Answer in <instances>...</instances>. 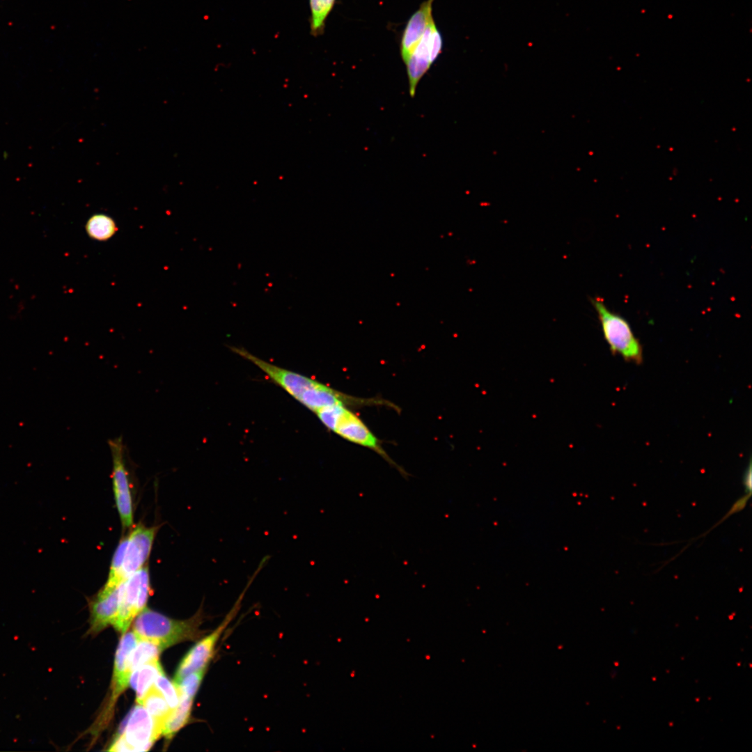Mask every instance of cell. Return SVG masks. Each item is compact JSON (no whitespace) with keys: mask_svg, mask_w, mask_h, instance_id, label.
I'll return each instance as SVG.
<instances>
[{"mask_svg":"<svg viewBox=\"0 0 752 752\" xmlns=\"http://www.w3.org/2000/svg\"><path fill=\"white\" fill-rule=\"evenodd\" d=\"M120 735L110 746L111 751H146L158 739L153 721L143 705L138 704L123 724Z\"/></svg>","mask_w":752,"mask_h":752,"instance_id":"cell-7","label":"cell"},{"mask_svg":"<svg viewBox=\"0 0 752 752\" xmlns=\"http://www.w3.org/2000/svg\"><path fill=\"white\" fill-rule=\"evenodd\" d=\"M336 0H309L310 33L314 37L324 33L326 20L333 10Z\"/></svg>","mask_w":752,"mask_h":752,"instance_id":"cell-17","label":"cell"},{"mask_svg":"<svg viewBox=\"0 0 752 752\" xmlns=\"http://www.w3.org/2000/svg\"><path fill=\"white\" fill-rule=\"evenodd\" d=\"M443 39L434 21L428 26L423 36L405 63L412 96L415 94L418 83L440 54Z\"/></svg>","mask_w":752,"mask_h":752,"instance_id":"cell-9","label":"cell"},{"mask_svg":"<svg viewBox=\"0 0 752 752\" xmlns=\"http://www.w3.org/2000/svg\"><path fill=\"white\" fill-rule=\"evenodd\" d=\"M230 348L256 365L274 383L314 413L325 407L334 405L347 406L356 402L354 397L342 393L315 379L264 361L244 348L234 346Z\"/></svg>","mask_w":752,"mask_h":752,"instance_id":"cell-1","label":"cell"},{"mask_svg":"<svg viewBox=\"0 0 752 752\" xmlns=\"http://www.w3.org/2000/svg\"><path fill=\"white\" fill-rule=\"evenodd\" d=\"M133 632L138 639L152 641L162 650L176 643L197 640L203 636L200 627L203 622V612L200 609L187 620L171 619L148 608L136 616Z\"/></svg>","mask_w":752,"mask_h":752,"instance_id":"cell-2","label":"cell"},{"mask_svg":"<svg viewBox=\"0 0 752 752\" xmlns=\"http://www.w3.org/2000/svg\"><path fill=\"white\" fill-rule=\"evenodd\" d=\"M141 705L152 718L155 735L159 738L162 735L166 721L174 710L170 707L162 694L155 685L148 689Z\"/></svg>","mask_w":752,"mask_h":752,"instance_id":"cell-14","label":"cell"},{"mask_svg":"<svg viewBox=\"0 0 752 752\" xmlns=\"http://www.w3.org/2000/svg\"><path fill=\"white\" fill-rule=\"evenodd\" d=\"M243 593L244 592L221 622L209 634L198 641L186 653L176 671L174 683H178L184 677L193 672L207 668V665L215 655L217 643L221 639L223 633L237 616L240 609Z\"/></svg>","mask_w":752,"mask_h":752,"instance_id":"cell-6","label":"cell"},{"mask_svg":"<svg viewBox=\"0 0 752 752\" xmlns=\"http://www.w3.org/2000/svg\"><path fill=\"white\" fill-rule=\"evenodd\" d=\"M743 483L746 491L751 493V462L744 474Z\"/></svg>","mask_w":752,"mask_h":752,"instance_id":"cell-22","label":"cell"},{"mask_svg":"<svg viewBox=\"0 0 752 752\" xmlns=\"http://www.w3.org/2000/svg\"><path fill=\"white\" fill-rule=\"evenodd\" d=\"M88 236L98 241H106L111 238L117 231L114 220L104 214H96L91 217L85 226Z\"/></svg>","mask_w":752,"mask_h":752,"instance_id":"cell-18","label":"cell"},{"mask_svg":"<svg viewBox=\"0 0 752 752\" xmlns=\"http://www.w3.org/2000/svg\"><path fill=\"white\" fill-rule=\"evenodd\" d=\"M108 446L112 457V484L116 508L123 526L130 528L133 524V505L122 437L109 440Z\"/></svg>","mask_w":752,"mask_h":752,"instance_id":"cell-8","label":"cell"},{"mask_svg":"<svg viewBox=\"0 0 752 752\" xmlns=\"http://www.w3.org/2000/svg\"><path fill=\"white\" fill-rule=\"evenodd\" d=\"M323 425L342 438L373 450L393 466L407 478L408 473L386 453L374 435L362 420L344 405H334L320 409L315 412Z\"/></svg>","mask_w":752,"mask_h":752,"instance_id":"cell-3","label":"cell"},{"mask_svg":"<svg viewBox=\"0 0 752 752\" xmlns=\"http://www.w3.org/2000/svg\"><path fill=\"white\" fill-rule=\"evenodd\" d=\"M162 671L157 659L146 663L132 672L130 684L136 691L137 704H141L144 696L153 685L158 674Z\"/></svg>","mask_w":752,"mask_h":752,"instance_id":"cell-15","label":"cell"},{"mask_svg":"<svg viewBox=\"0 0 752 752\" xmlns=\"http://www.w3.org/2000/svg\"><path fill=\"white\" fill-rule=\"evenodd\" d=\"M157 530L156 526L138 524L125 537L120 570L121 581L144 567L150 554Z\"/></svg>","mask_w":752,"mask_h":752,"instance_id":"cell-10","label":"cell"},{"mask_svg":"<svg viewBox=\"0 0 752 752\" xmlns=\"http://www.w3.org/2000/svg\"><path fill=\"white\" fill-rule=\"evenodd\" d=\"M597 312L604 340L613 354H619L625 361L640 364L643 349L629 323L619 314L611 311L599 297L590 299Z\"/></svg>","mask_w":752,"mask_h":752,"instance_id":"cell-4","label":"cell"},{"mask_svg":"<svg viewBox=\"0 0 752 752\" xmlns=\"http://www.w3.org/2000/svg\"><path fill=\"white\" fill-rule=\"evenodd\" d=\"M177 687V686H176ZM180 693V702L166 721L162 735L171 739L189 720L194 698L188 696L178 688Z\"/></svg>","mask_w":752,"mask_h":752,"instance_id":"cell-16","label":"cell"},{"mask_svg":"<svg viewBox=\"0 0 752 752\" xmlns=\"http://www.w3.org/2000/svg\"><path fill=\"white\" fill-rule=\"evenodd\" d=\"M150 593L149 570L144 566L120 583L118 614L113 625L125 633L135 617L146 608Z\"/></svg>","mask_w":752,"mask_h":752,"instance_id":"cell-5","label":"cell"},{"mask_svg":"<svg viewBox=\"0 0 752 752\" xmlns=\"http://www.w3.org/2000/svg\"><path fill=\"white\" fill-rule=\"evenodd\" d=\"M138 638L134 632H130L122 636L115 657L113 673L111 681V694L104 712L97 720V730L105 726L111 719L112 710L118 698L129 684L131 671L128 667L130 654L136 645Z\"/></svg>","mask_w":752,"mask_h":752,"instance_id":"cell-11","label":"cell"},{"mask_svg":"<svg viewBox=\"0 0 752 752\" xmlns=\"http://www.w3.org/2000/svg\"><path fill=\"white\" fill-rule=\"evenodd\" d=\"M162 649L156 643L143 639H138L136 645L129 657L128 667L131 672L146 663L157 660Z\"/></svg>","mask_w":752,"mask_h":752,"instance_id":"cell-19","label":"cell"},{"mask_svg":"<svg viewBox=\"0 0 752 752\" xmlns=\"http://www.w3.org/2000/svg\"><path fill=\"white\" fill-rule=\"evenodd\" d=\"M155 684V686L165 698L170 707L175 710L180 702V693L176 685L166 677L163 671L157 676Z\"/></svg>","mask_w":752,"mask_h":752,"instance_id":"cell-20","label":"cell"},{"mask_svg":"<svg viewBox=\"0 0 752 752\" xmlns=\"http://www.w3.org/2000/svg\"><path fill=\"white\" fill-rule=\"evenodd\" d=\"M434 0H426L411 16L402 32L400 40V55L405 63L410 54L423 36L432 21Z\"/></svg>","mask_w":752,"mask_h":752,"instance_id":"cell-13","label":"cell"},{"mask_svg":"<svg viewBox=\"0 0 752 752\" xmlns=\"http://www.w3.org/2000/svg\"><path fill=\"white\" fill-rule=\"evenodd\" d=\"M207 668L198 670L184 677L178 683H174L185 694L194 698L198 692Z\"/></svg>","mask_w":752,"mask_h":752,"instance_id":"cell-21","label":"cell"},{"mask_svg":"<svg viewBox=\"0 0 752 752\" xmlns=\"http://www.w3.org/2000/svg\"><path fill=\"white\" fill-rule=\"evenodd\" d=\"M120 583L115 588L103 586L91 602L90 632L97 633L114 624L120 606Z\"/></svg>","mask_w":752,"mask_h":752,"instance_id":"cell-12","label":"cell"}]
</instances>
